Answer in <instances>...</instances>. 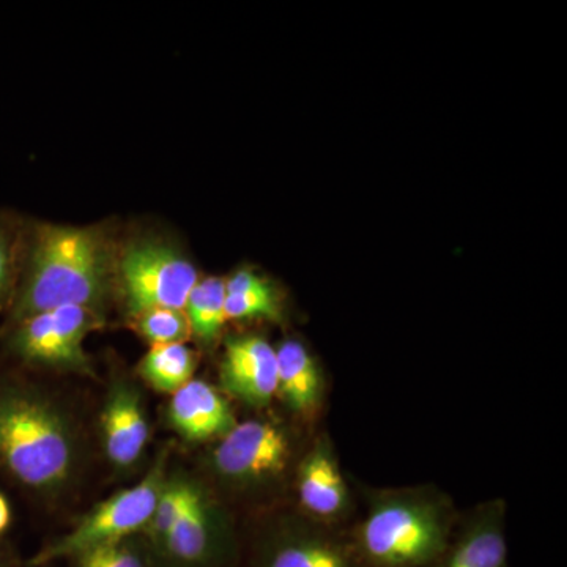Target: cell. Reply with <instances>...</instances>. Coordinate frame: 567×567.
<instances>
[{
	"mask_svg": "<svg viewBox=\"0 0 567 567\" xmlns=\"http://www.w3.org/2000/svg\"><path fill=\"white\" fill-rule=\"evenodd\" d=\"M298 513L328 527L344 528L352 517L353 496L330 435L312 440L298 458L293 473Z\"/></svg>",
	"mask_w": 567,
	"mask_h": 567,
	"instance_id": "obj_9",
	"label": "cell"
},
{
	"mask_svg": "<svg viewBox=\"0 0 567 567\" xmlns=\"http://www.w3.org/2000/svg\"><path fill=\"white\" fill-rule=\"evenodd\" d=\"M270 282L262 276L254 274L251 270H240L226 279L227 295L262 292L270 289Z\"/></svg>",
	"mask_w": 567,
	"mask_h": 567,
	"instance_id": "obj_23",
	"label": "cell"
},
{
	"mask_svg": "<svg viewBox=\"0 0 567 567\" xmlns=\"http://www.w3.org/2000/svg\"><path fill=\"white\" fill-rule=\"evenodd\" d=\"M169 423L188 442L221 439L238 423L229 402L204 380H192L175 391L169 404Z\"/></svg>",
	"mask_w": 567,
	"mask_h": 567,
	"instance_id": "obj_15",
	"label": "cell"
},
{
	"mask_svg": "<svg viewBox=\"0 0 567 567\" xmlns=\"http://www.w3.org/2000/svg\"><path fill=\"white\" fill-rule=\"evenodd\" d=\"M103 447L117 468L136 464L151 439L147 412L136 386L128 382L112 385L100 417Z\"/></svg>",
	"mask_w": 567,
	"mask_h": 567,
	"instance_id": "obj_13",
	"label": "cell"
},
{
	"mask_svg": "<svg viewBox=\"0 0 567 567\" xmlns=\"http://www.w3.org/2000/svg\"><path fill=\"white\" fill-rule=\"evenodd\" d=\"M18 238L9 224L0 221V308L13 292L17 276Z\"/></svg>",
	"mask_w": 567,
	"mask_h": 567,
	"instance_id": "obj_22",
	"label": "cell"
},
{
	"mask_svg": "<svg viewBox=\"0 0 567 567\" xmlns=\"http://www.w3.org/2000/svg\"><path fill=\"white\" fill-rule=\"evenodd\" d=\"M159 550L178 567H216L233 554L226 520L203 487L194 491Z\"/></svg>",
	"mask_w": 567,
	"mask_h": 567,
	"instance_id": "obj_10",
	"label": "cell"
},
{
	"mask_svg": "<svg viewBox=\"0 0 567 567\" xmlns=\"http://www.w3.org/2000/svg\"><path fill=\"white\" fill-rule=\"evenodd\" d=\"M80 464L76 429L43 394L0 383V466L40 494L63 491Z\"/></svg>",
	"mask_w": 567,
	"mask_h": 567,
	"instance_id": "obj_3",
	"label": "cell"
},
{
	"mask_svg": "<svg viewBox=\"0 0 567 567\" xmlns=\"http://www.w3.org/2000/svg\"><path fill=\"white\" fill-rule=\"evenodd\" d=\"M254 567H365L349 529L328 527L297 513L279 518L257 547Z\"/></svg>",
	"mask_w": 567,
	"mask_h": 567,
	"instance_id": "obj_8",
	"label": "cell"
},
{
	"mask_svg": "<svg viewBox=\"0 0 567 567\" xmlns=\"http://www.w3.org/2000/svg\"><path fill=\"white\" fill-rule=\"evenodd\" d=\"M196 371V354L183 342L152 346L140 364V374L159 393L174 394L192 382Z\"/></svg>",
	"mask_w": 567,
	"mask_h": 567,
	"instance_id": "obj_17",
	"label": "cell"
},
{
	"mask_svg": "<svg viewBox=\"0 0 567 567\" xmlns=\"http://www.w3.org/2000/svg\"><path fill=\"white\" fill-rule=\"evenodd\" d=\"M132 537L81 551L71 558L74 567H145L141 548Z\"/></svg>",
	"mask_w": 567,
	"mask_h": 567,
	"instance_id": "obj_20",
	"label": "cell"
},
{
	"mask_svg": "<svg viewBox=\"0 0 567 567\" xmlns=\"http://www.w3.org/2000/svg\"><path fill=\"white\" fill-rule=\"evenodd\" d=\"M226 279L208 276L189 293L185 306L192 334L204 346H213L223 333L226 317Z\"/></svg>",
	"mask_w": 567,
	"mask_h": 567,
	"instance_id": "obj_16",
	"label": "cell"
},
{
	"mask_svg": "<svg viewBox=\"0 0 567 567\" xmlns=\"http://www.w3.org/2000/svg\"><path fill=\"white\" fill-rule=\"evenodd\" d=\"M365 509L349 529L365 567H435L450 546L458 513L435 486L363 488Z\"/></svg>",
	"mask_w": 567,
	"mask_h": 567,
	"instance_id": "obj_2",
	"label": "cell"
},
{
	"mask_svg": "<svg viewBox=\"0 0 567 567\" xmlns=\"http://www.w3.org/2000/svg\"><path fill=\"white\" fill-rule=\"evenodd\" d=\"M115 259L110 235L100 227L37 226L11 323L62 306L99 312L117 271Z\"/></svg>",
	"mask_w": 567,
	"mask_h": 567,
	"instance_id": "obj_1",
	"label": "cell"
},
{
	"mask_svg": "<svg viewBox=\"0 0 567 567\" xmlns=\"http://www.w3.org/2000/svg\"><path fill=\"white\" fill-rule=\"evenodd\" d=\"M435 567H509L505 499H487L458 517Z\"/></svg>",
	"mask_w": 567,
	"mask_h": 567,
	"instance_id": "obj_11",
	"label": "cell"
},
{
	"mask_svg": "<svg viewBox=\"0 0 567 567\" xmlns=\"http://www.w3.org/2000/svg\"><path fill=\"white\" fill-rule=\"evenodd\" d=\"M278 386L276 395L290 413L309 423L320 415L324 402V375L319 361L297 339H287L276 349Z\"/></svg>",
	"mask_w": 567,
	"mask_h": 567,
	"instance_id": "obj_14",
	"label": "cell"
},
{
	"mask_svg": "<svg viewBox=\"0 0 567 567\" xmlns=\"http://www.w3.org/2000/svg\"><path fill=\"white\" fill-rule=\"evenodd\" d=\"M196 488L197 484L192 483V481L166 480L151 522L144 529L156 547L162 546L164 537L173 529L175 522L178 520L183 509L188 505Z\"/></svg>",
	"mask_w": 567,
	"mask_h": 567,
	"instance_id": "obj_18",
	"label": "cell"
},
{
	"mask_svg": "<svg viewBox=\"0 0 567 567\" xmlns=\"http://www.w3.org/2000/svg\"><path fill=\"white\" fill-rule=\"evenodd\" d=\"M164 483V462L159 461L136 486L100 503L70 533L41 550L33 565L43 566L58 559L74 558L89 548L126 539L142 532L151 522Z\"/></svg>",
	"mask_w": 567,
	"mask_h": 567,
	"instance_id": "obj_6",
	"label": "cell"
},
{
	"mask_svg": "<svg viewBox=\"0 0 567 567\" xmlns=\"http://www.w3.org/2000/svg\"><path fill=\"white\" fill-rule=\"evenodd\" d=\"M226 317L227 320L268 319L279 322L282 319L281 300L275 287L262 292L227 295Z\"/></svg>",
	"mask_w": 567,
	"mask_h": 567,
	"instance_id": "obj_21",
	"label": "cell"
},
{
	"mask_svg": "<svg viewBox=\"0 0 567 567\" xmlns=\"http://www.w3.org/2000/svg\"><path fill=\"white\" fill-rule=\"evenodd\" d=\"M134 328L152 346L185 342L192 334L188 317L178 309H151L134 316Z\"/></svg>",
	"mask_w": 567,
	"mask_h": 567,
	"instance_id": "obj_19",
	"label": "cell"
},
{
	"mask_svg": "<svg viewBox=\"0 0 567 567\" xmlns=\"http://www.w3.org/2000/svg\"><path fill=\"white\" fill-rule=\"evenodd\" d=\"M118 276L126 309L134 317L151 309L185 311L199 274L177 246L159 238H140L121 254Z\"/></svg>",
	"mask_w": 567,
	"mask_h": 567,
	"instance_id": "obj_5",
	"label": "cell"
},
{
	"mask_svg": "<svg viewBox=\"0 0 567 567\" xmlns=\"http://www.w3.org/2000/svg\"><path fill=\"white\" fill-rule=\"evenodd\" d=\"M219 375L224 390L238 401L267 406L278 386L276 349L262 336H234L224 346Z\"/></svg>",
	"mask_w": 567,
	"mask_h": 567,
	"instance_id": "obj_12",
	"label": "cell"
},
{
	"mask_svg": "<svg viewBox=\"0 0 567 567\" xmlns=\"http://www.w3.org/2000/svg\"><path fill=\"white\" fill-rule=\"evenodd\" d=\"M100 323L99 312L92 309L62 306L14 323L10 349L29 364L91 375L84 342Z\"/></svg>",
	"mask_w": 567,
	"mask_h": 567,
	"instance_id": "obj_7",
	"label": "cell"
},
{
	"mask_svg": "<svg viewBox=\"0 0 567 567\" xmlns=\"http://www.w3.org/2000/svg\"><path fill=\"white\" fill-rule=\"evenodd\" d=\"M10 518L11 511L9 502H7L6 496L0 494V533H3V529L9 527Z\"/></svg>",
	"mask_w": 567,
	"mask_h": 567,
	"instance_id": "obj_24",
	"label": "cell"
},
{
	"mask_svg": "<svg viewBox=\"0 0 567 567\" xmlns=\"http://www.w3.org/2000/svg\"><path fill=\"white\" fill-rule=\"evenodd\" d=\"M0 567H2V561H0Z\"/></svg>",
	"mask_w": 567,
	"mask_h": 567,
	"instance_id": "obj_25",
	"label": "cell"
},
{
	"mask_svg": "<svg viewBox=\"0 0 567 567\" xmlns=\"http://www.w3.org/2000/svg\"><path fill=\"white\" fill-rule=\"evenodd\" d=\"M298 453L297 436L274 420H246L219 439L212 451L210 465L226 486L244 494L274 491L293 476Z\"/></svg>",
	"mask_w": 567,
	"mask_h": 567,
	"instance_id": "obj_4",
	"label": "cell"
}]
</instances>
